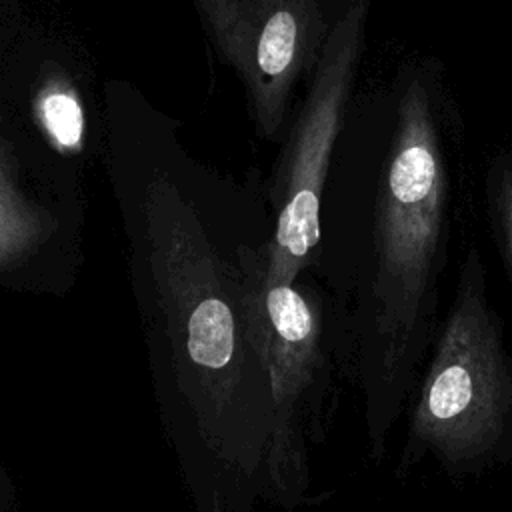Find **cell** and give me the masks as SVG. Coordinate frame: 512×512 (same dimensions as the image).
I'll use <instances>...</instances> for the list:
<instances>
[{"label":"cell","mask_w":512,"mask_h":512,"mask_svg":"<svg viewBox=\"0 0 512 512\" xmlns=\"http://www.w3.org/2000/svg\"><path fill=\"white\" fill-rule=\"evenodd\" d=\"M400 512H418V510H400Z\"/></svg>","instance_id":"11"},{"label":"cell","mask_w":512,"mask_h":512,"mask_svg":"<svg viewBox=\"0 0 512 512\" xmlns=\"http://www.w3.org/2000/svg\"><path fill=\"white\" fill-rule=\"evenodd\" d=\"M16 158L0 132V272L32 258L54 230L52 214L24 194Z\"/></svg>","instance_id":"7"},{"label":"cell","mask_w":512,"mask_h":512,"mask_svg":"<svg viewBox=\"0 0 512 512\" xmlns=\"http://www.w3.org/2000/svg\"><path fill=\"white\" fill-rule=\"evenodd\" d=\"M164 352L154 392L196 512L276 506V414L232 266L168 184L148 200Z\"/></svg>","instance_id":"2"},{"label":"cell","mask_w":512,"mask_h":512,"mask_svg":"<svg viewBox=\"0 0 512 512\" xmlns=\"http://www.w3.org/2000/svg\"><path fill=\"white\" fill-rule=\"evenodd\" d=\"M394 476L432 460L450 480H470L512 464V348L488 298L478 248H468L454 296L404 412Z\"/></svg>","instance_id":"3"},{"label":"cell","mask_w":512,"mask_h":512,"mask_svg":"<svg viewBox=\"0 0 512 512\" xmlns=\"http://www.w3.org/2000/svg\"><path fill=\"white\" fill-rule=\"evenodd\" d=\"M484 194L490 228L512 282V152L498 150L490 156L484 176Z\"/></svg>","instance_id":"9"},{"label":"cell","mask_w":512,"mask_h":512,"mask_svg":"<svg viewBox=\"0 0 512 512\" xmlns=\"http://www.w3.org/2000/svg\"><path fill=\"white\" fill-rule=\"evenodd\" d=\"M250 340L266 368L276 414L274 490L284 512L314 502L310 452L322 444L340 374L336 326L322 300L296 282L270 280L260 250L232 266Z\"/></svg>","instance_id":"4"},{"label":"cell","mask_w":512,"mask_h":512,"mask_svg":"<svg viewBox=\"0 0 512 512\" xmlns=\"http://www.w3.org/2000/svg\"><path fill=\"white\" fill-rule=\"evenodd\" d=\"M32 110L38 128L62 154H78L84 146L86 116L76 88L62 76H48L34 94Z\"/></svg>","instance_id":"8"},{"label":"cell","mask_w":512,"mask_h":512,"mask_svg":"<svg viewBox=\"0 0 512 512\" xmlns=\"http://www.w3.org/2000/svg\"><path fill=\"white\" fill-rule=\"evenodd\" d=\"M370 6L372 0H340L312 70L274 178L276 226L260 250L270 280L296 282L316 260L322 194L366 46Z\"/></svg>","instance_id":"5"},{"label":"cell","mask_w":512,"mask_h":512,"mask_svg":"<svg viewBox=\"0 0 512 512\" xmlns=\"http://www.w3.org/2000/svg\"><path fill=\"white\" fill-rule=\"evenodd\" d=\"M0 512H16L14 490L2 462H0Z\"/></svg>","instance_id":"10"},{"label":"cell","mask_w":512,"mask_h":512,"mask_svg":"<svg viewBox=\"0 0 512 512\" xmlns=\"http://www.w3.org/2000/svg\"><path fill=\"white\" fill-rule=\"evenodd\" d=\"M436 58L406 60L384 96L370 256L336 324L340 374L360 394L366 452L380 464L434 342L454 220L456 116Z\"/></svg>","instance_id":"1"},{"label":"cell","mask_w":512,"mask_h":512,"mask_svg":"<svg viewBox=\"0 0 512 512\" xmlns=\"http://www.w3.org/2000/svg\"><path fill=\"white\" fill-rule=\"evenodd\" d=\"M214 46L244 82L256 128L274 138L294 84L312 72L330 22L322 0H192Z\"/></svg>","instance_id":"6"}]
</instances>
